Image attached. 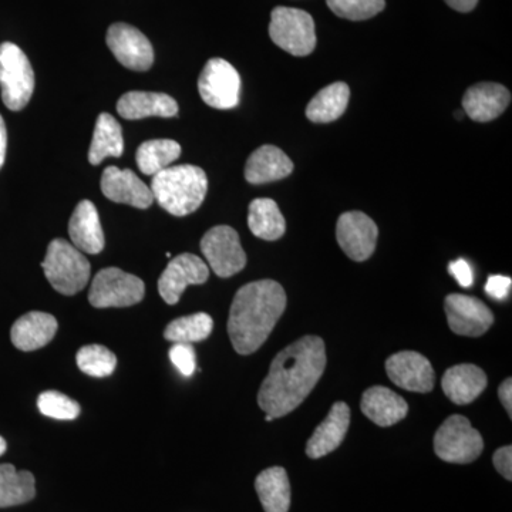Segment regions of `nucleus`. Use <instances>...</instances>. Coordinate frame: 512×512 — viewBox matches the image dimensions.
Masks as SVG:
<instances>
[{
  "label": "nucleus",
  "instance_id": "38",
  "mask_svg": "<svg viewBox=\"0 0 512 512\" xmlns=\"http://www.w3.org/2000/svg\"><path fill=\"white\" fill-rule=\"evenodd\" d=\"M448 271H450V274L457 279L458 284L463 286V288H470V286L473 285V271H471V266L468 265L464 259L451 262V264L448 265Z\"/></svg>",
  "mask_w": 512,
  "mask_h": 512
},
{
  "label": "nucleus",
  "instance_id": "41",
  "mask_svg": "<svg viewBox=\"0 0 512 512\" xmlns=\"http://www.w3.org/2000/svg\"><path fill=\"white\" fill-rule=\"evenodd\" d=\"M6 147H8V131L3 117L0 116V168L5 164Z\"/></svg>",
  "mask_w": 512,
  "mask_h": 512
},
{
  "label": "nucleus",
  "instance_id": "20",
  "mask_svg": "<svg viewBox=\"0 0 512 512\" xmlns=\"http://www.w3.org/2000/svg\"><path fill=\"white\" fill-rule=\"evenodd\" d=\"M57 320L45 312H29L13 323L10 339L13 346L22 352L45 348L56 336Z\"/></svg>",
  "mask_w": 512,
  "mask_h": 512
},
{
  "label": "nucleus",
  "instance_id": "13",
  "mask_svg": "<svg viewBox=\"0 0 512 512\" xmlns=\"http://www.w3.org/2000/svg\"><path fill=\"white\" fill-rule=\"evenodd\" d=\"M447 322L456 335L478 338L493 326L494 315L484 302L474 296L451 293L444 303Z\"/></svg>",
  "mask_w": 512,
  "mask_h": 512
},
{
  "label": "nucleus",
  "instance_id": "22",
  "mask_svg": "<svg viewBox=\"0 0 512 512\" xmlns=\"http://www.w3.org/2000/svg\"><path fill=\"white\" fill-rule=\"evenodd\" d=\"M441 387L448 399L458 406H466L478 399L487 387L484 370L476 365L450 367L441 379Z\"/></svg>",
  "mask_w": 512,
  "mask_h": 512
},
{
  "label": "nucleus",
  "instance_id": "9",
  "mask_svg": "<svg viewBox=\"0 0 512 512\" xmlns=\"http://www.w3.org/2000/svg\"><path fill=\"white\" fill-rule=\"evenodd\" d=\"M198 92L204 103L212 109H235L241 94V77L231 63L215 57L208 60L200 74Z\"/></svg>",
  "mask_w": 512,
  "mask_h": 512
},
{
  "label": "nucleus",
  "instance_id": "28",
  "mask_svg": "<svg viewBox=\"0 0 512 512\" xmlns=\"http://www.w3.org/2000/svg\"><path fill=\"white\" fill-rule=\"evenodd\" d=\"M124 151L123 130L109 113H101L94 128L89 150L90 164L99 165L107 157H121Z\"/></svg>",
  "mask_w": 512,
  "mask_h": 512
},
{
  "label": "nucleus",
  "instance_id": "31",
  "mask_svg": "<svg viewBox=\"0 0 512 512\" xmlns=\"http://www.w3.org/2000/svg\"><path fill=\"white\" fill-rule=\"evenodd\" d=\"M214 320L208 313H195L173 320L164 330V338L174 343L202 342L211 335Z\"/></svg>",
  "mask_w": 512,
  "mask_h": 512
},
{
  "label": "nucleus",
  "instance_id": "40",
  "mask_svg": "<svg viewBox=\"0 0 512 512\" xmlns=\"http://www.w3.org/2000/svg\"><path fill=\"white\" fill-rule=\"evenodd\" d=\"M446 3L457 12L468 13L476 8L478 0H446Z\"/></svg>",
  "mask_w": 512,
  "mask_h": 512
},
{
  "label": "nucleus",
  "instance_id": "16",
  "mask_svg": "<svg viewBox=\"0 0 512 512\" xmlns=\"http://www.w3.org/2000/svg\"><path fill=\"white\" fill-rule=\"evenodd\" d=\"M101 191L104 197L117 204L131 205L140 210H147L154 202L153 192L137 174L119 167H107L101 175Z\"/></svg>",
  "mask_w": 512,
  "mask_h": 512
},
{
  "label": "nucleus",
  "instance_id": "43",
  "mask_svg": "<svg viewBox=\"0 0 512 512\" xmlns=\"http://www.w3.org/2000/svg\"><path fill=\"white\" fill-rule=\"evenodd\" d=\"M456 117L457 119H463V113L460 110L456 111Z\"/></svg>",
  "mask_w": 512,
  "mask_h": 512
},
{
  "label": "nucleus",
  "instance_id": "2",
  "mask_svg": "<svg viewBox=\"0 0 512 512\" xmlns=\"http://www.w3.org/2000/svg\"><path fill=\"white\" fill-rule=\"evenodd\" d=\"M286 309V292L271 279L251 282L235 293L228 335L238 355L255 353L268 340Z\"/></svg>",
  "mask_w": 512,
  "mask_h": 512
},
{
  "label": "nucleus",
  "instance_id": "17",
  "mask_svg": "<svg viewBox=\"0 0 512 512\" xmlns=\"http://www.w3.org/2000/svg\"><path fill=\"white\" fill-rule=\"evenodd\" d=\"M350 426V409L348 404L338 402L333 404L326 419L313 431L311 439L306 444V454L309 458H322L339 448L345 440Z\"/></svg>",
  "mask_w": 512,
  "mask_h": 512
},
{
  "label": "nucleus",
  "instance_id": "42",
  "mask_svg": "<svg viewBox=\"0 0 512 512\" xmlns=\"http://www.w3.org/2000/svg\"><path fill=\"white\" fill-rule=\"evenodd\" d=\"M6 448H8V444H6V440L3 439L2 436H0V456H3V454H5Z\"/></svg>",
  "mask_w": 512,
  "mask_h": 512
},
{
  "label": "nucleus",
  "instance_id": "34",
  "mask_svg": "<svg viewBox=\"0 0 512 512\" xmlns=\"http://www.w3.org/2000/svg\"><path fill=\"white\" fill-rule=\"evenodd\" d=\"M37 407L43 416L56 420H74L80 416V404L67 397L66 394L49 390L40 394Z\"/></svg>",
  "mask_w": 512,
  "mask_h": 512
},
{
  "label": "nucleus",
  "instance_id": "1",
  "mask_svg": "<svg viewBox=\"0 0 512 512\" xmlns=\"http://www.w3.org/2000/svg\"><path fill=\"white\" fill-rule=\"evenodd\" d=\"M325 342L319 336H303L279 352L258 393L266 416L284 417L298 409L325 372Z\"/></svg>",
  "mask_w": 512,
  "mask_h": 512
},
{
  "label": "nucleus",
  "instance_id": "12",
  "mask_svg": "<svg viewBox=\"0 0 512 512\" xmlns=\"http://www.w3.org/2000/svg\"><path fill=\"white\" fill-rule=\"evenodd\" d=\"M210 278L208 265L194 254H181L171 259L158 279V292L168 305H175L190 285H202Z\"/></svg>",
  "mask_w": 512,
  "mask_h": 512
},
{
  "label": "nucleus",
  "instance_id": "8",
  "mask_svg": "<svg viewBox=\"0 0 512 512\" xmlns=\"http://www.w3.org/2000/svg\"><path fill=\"white\" fill-rule=\"evenodd\" d=\"M146 285L137 276L119 268L101 269L89 292L90 305L97 309L127 308L143 301Z\"/></svg>",
  "mask_w": 512,
  "mask_h": 512
},
{
  "label": "nucleus",
  "instance_id": "6",
  "mask_svg": "<svg viewBox=\"0 0 512 512\" xmlns=\"http://www.w3.org/2000/svg\"><path fill=\"white\" fill-rule=\"evenodd\" d=\"M269 36L276 46L292 56H309L316 47L315 22L301 9L278 6L272 10Z\"/></svg>",
  "mask_w": 512,
  "mask_h": 512
},
{
  "label": "nucleus",
  "instance_id": "24",
  "mask_svg": "<svg viewBox=\"0 0 512 512\" xmlns=\"http://www.w3.org/2000/svg\"><path fill=\"white\" fill-rule=\"evenodd\" d=\"M117 111L123 119L140 120L146 117H175L178 104L164 93L128 92L117 101Z\"/></svg>",
  "mask_w": 512,
  "mask_h": 512
},
{
  "label": "nucleus",
  "instance_id": "27",
  "mask_svg": "<svg viewBox=\"0 0 512 512\" xmlns=\"http://www.w3.org/2000/svg\"><path fill=\"white\" fill-rule=\"evenodd\" d=\"M248 227L256 238L276 241L284 237L286 221L274 200L256 198L249 205Z\"/></svg>",
  "mask_w": 512,
  "mask_h": 512
},
{
  "label": "nucleus",
  "instance_id": "26",
  "mask_svg": "<svg viewBox=\"0 0 512 512\" xmlns=\"http://www.w3.org/2000/svg\"><path fill=\"white\" fill-rule=\"evenodd\" d=\"M350 89L343 82L333 83L318 94L306 107V117L313 123H332L340 119L348 109Z\"/></svg>",
  "mask_w": 512,
  "mask_h": 512
},
{
  "label": "nucleus",
  "instance_id": "19",
  "mask_svg": "<svg viewBox=\"0 0 512 512\" xmlns=\"http://www.w3.org/2000/svg\"><path fill=\"white\" fill-rule=\"evenodd\" d=\"M69 235L73 247L86 254H100L106 244L99 212L92 201L83 200L77 204L69 221Z\"/></svg>",
  "mask_w": 512,
  "mask_h": 512
},
{
  "label": "nucleus",
  "instance_id": "36",
  "mask_svg": "<svg viewBox=\"0 0 512 512\" xmlns=\"http://www.w3.org/2000/svg\"><path fill=\"white\" fill-rule=\"evenodd\" d=\"M512 286L511 278L503 275H493L488 278L487 285H485V292L497 301H503L510 295Z\"/></svg>",
  "mask_w": 512,
  "mask_h": 512
},
{
  "label": "nucleus",
  "instance_id": "7",
  "mask_svg": "<svg viewBox=\"0 0 512 512\" xmlns=\"http://www.w3.org/2000/svg\"><path fill=\"white\" fill-rule=\"evenodd\" d=\"M484 450L480 431L471 426L467 417L454 414L437 430L434 436V451L447 463L468 464L476 461Z\"/></svg>",
  "mask_w": 512,
  "mask_h": 512
},
{
  "label": "nucleus",
  "instance_id": "25",
  "mask_svg": "<svg viewBox=\"0 0 512 512\" xmlns=\"http://www.w3.org/2000/svg\"><path fill=\"white\" fill-rule=\"evenodd\" d=\"M255 490L265 512H288L291 508V483L285 468H266L256 477Z\"/></svg>",
  "mask_w": 512,
  "mask_h": 512
},
{
  "label": "nucleus",
  "instance_id": "23",
  "mask_svg": "<svg viewBox=\"0 0 512 512\" xmlns=\"http://www.w3.org/2000/svg\"><path fill=\"white\" fill-rule=\"evenodd\" d=\"M292 171L291 158L281 148L266 144L249 156L244 174L248 183L259 185L282 180Z\"/></svg>",
  "mask_w": 512,
  "mask_h": 512
},
{
  "label": "nucleus",
  "instance_id": "35",
  "mask_svg": "<svg viewBox=\"0 0 512 512\" xmlns=\"http://www.w3.org/2000/svg\"><path fill=\"white\" fill-rule=\"evenodd\" d=\"M170 359L180 370L181 375L190 377L197 369V356L190 343H174L170 349Z\"/></svg>",
  "mask_w": 512,
  "mask_h": 512
},
{
  "label": "nucleus",
  "instance_id": "10",
  "mask_svg": "<svg viewBox=\"0 0 512 512\" xmlns=\"http://www.w3.org/2000/svg\"><path fill=\"white\" fill-rule=\"evenodd\" d=\"M201 251L220 278H231L247 266V254L238 232L228 225L211 228L201 239Z\"/></svg>",
  "mask_w": 512,
  "mask_h": 512
},
{
  "label": "nucleus",
  "instance_id": "4",
  "mask_svg": "<svg viewBox=\"0 0 512 512\" xmlns=\"http://www.w3.org/2000/svg\"><path fill=\"white\" fill-rule=\"evenodd\" d=\"M42 268L47 281L62 295H76L89 284V259L66 239L50 242Z\"/></svg>",
  "mask_w": 512,
  "mask_h": 512
},
{
  "label": "nucleus",
  "instance_id": "30",
  "mask_svg": "<svg viewBox=\"0 0 512 512\" xmlns=\"http://www.w3.org/2000/svg\"><path fill=\"white\" fill-rule=\"evenodd\" d=\"M180 156L181 146L177 141L160 138L141 144L137 150L136 160L141 173L153 177L165 168L171 167Z\"/></svg>",
  "mask_w": 512,
  "mask_h": 512
},
{
  "label": "nucleus",
  "instance_id": "37",
  "mask_svg": "<svg viewBox=\"0 0 512 512\" xmlns=\"http://www.w3.org/2000/svg\"><path fill=\"white\" fill-rule=\"evenodd\" d=\"M494 467L498 473L508 481L512 480V447L505 446L498 448L493 456Z\"/></svg>",
  "mask_w": 512,
  "mask_h": 512
},
{
  "label": "nucleus",
  "instance_id": "5",
  "mask_svg": "<svg viewBox=\"0 0 512 512\" xmlns=\"http://www.w3.org/2000/svg\"><path fill=\"white\" fill-rule=\"evenodd\" d=\"M0 89L3 103L12 111L25 109L35 92L32 64L15 43L0 45Z\"/></svg>",
  "mask_w": 512,
  "mask_h": 512
},
{
  "label": "nucleus",
  "instance_id": "29",
  "mask_svg": "<svg viewBox=\"0 0 512 512\" xmlns=\"http://www.w3.org/2000/svg\"><path fill=\"white\" fill-rule=\"evenodd\" d=\"M36 497L35 476L18 471L12 464H0V508L16 507Z\"/></svg>",
  "mask_w": 512,
  "mask_h": 512
},
{
  "label": "nucleus",
  "instance_id": "21",
  "mask_svg": "<svg viewBox=\"0 0 512 512\" xmlns=\"http://www.w3.org/2000/svg\"><path fill=\"white\" fill-rule=\"evenodd\" d=\"M360 409L377 426L390 427L407 416L409 404L393 390L384 386H373L363 393Z\"/></svg>",
  "mask_w": 512,
  "mask_h": 512
},
{
  "label": "nucleus",
  "instance_id": "33",
  "mask_svg": "<svg viewBox=\"0 0 512 512\" xmlns=\"http://www.w3.org/2000/svg\"><path fill=\"white\" fill-rule=\"evenodd\" d=\"M326 3L336 16L353 22L375 18L386 8L384 0H326Z\"/></svg>",
  "mask_w": 512,
  "mask_h": 512
},
{
  "label": "nucleus",
  "instance_id": "3",
  "mask_svg": "<svg viewBox=\"0 0 512 512\" xmlns=\"http://www.w3.org/2000/svg\"><path fill=\"white\" fill-rule=\"evenodd\" d=\"M151 192L163 210L185 217L201 207L208 191L205 171L195 165H175L153 175Z\"/></svg>",
  "mask_w": 512,
  "mask_h": 512
},
{
  "label": "nucleus",
  "instance_id": "18",
  "mask_svg": "<svg viewBox=\"0 0 512 512\" xmlns=\"http://www.w3.org/2000/svg\"><path fill=\"white\" fill-rule=\"evenodd\" d=\"M510 103V90L498 83H478L467 90L463 99L464 111L477 123L497 119Z\"/></svg>",
  "mask_w": 512,
  "mask_h": 512
},
{
  "label": "nucleus",
  "instance_id": "15",
  "mask_svg": "<svg viewBox=\"0 0 512 512\" xmlns=\"http://www.w3.org/2000/svg\"><path fill=\"white\" fill-rule=\"evenodd\" d=\"M386 372L396 386L407 392L430 393L436 384V373L430 360L410 350L390 356L386 362Z\"/></svg>",
  "mask_w": 512,
  "mask_h": 512
},
{
  "label": "nucleus",
  "instance_id": "32",
  "mask_svg": "<svg viewBox=\"0 0 512 512\" xmlns=\"http://www.w3.org/2000/svg\"><path fill=\"white\" fill-rule=\"evenodd\" d=\"M77 366L83 373L92 377L111 376L117 367V357L106 346H84L77 352Z\"/></svg>",
  "mask_w": 512,
  "mask_h": 512
},
{
  "label": "nucleus",
  "instance_id": "14",
  "mask_svg": "<svg viewBox=\"0 0 512 512\" xmlns=\"http://www.w3.org/2000/svg\"><path fill=\"white\" fill-rule=\"evenodd\" d=\"M379 237L376 222L359 211L340 215L336 225V239L350 259L363 262L375 252Z\"/></svg>",
  "mask_w": 512,
  "mask_h": 512
},
{
  "label": "nucleus",
  "instance_id": "11",
  "mask_svg": "<svg viewBox=\"0 0 512 512\" xmlns=\"http://www.w3.org/2000/svg\"><path fill=\"white\" fill-rule=\"evenodd\" d=\"M107 46L114 57L127 69L147 72L154 63L150 40L140 30L127 23H114L107 32Z\"/></svg>",
  "mask_w": 512,
  "mask_h": 512
},
{
  "label": "nucleus",
  "instance_id": "39",
  "mask_svg": "<svg viewBox=\"0 0 512 512\" xmlns=\"http://www.w3.org/2000/svg\"><path fill=\"white\" fill-rule=\"evenodd\" d=\"M498 396H500L501 403L504 409L507 410L508 416L512 417V380L507 379L501 383L498 389Z\"/></svg>",
  "mask_w": 512,
  "mask_h": 512
}]
</instances>
